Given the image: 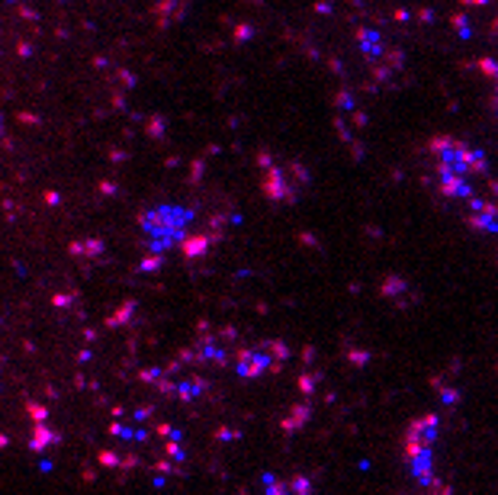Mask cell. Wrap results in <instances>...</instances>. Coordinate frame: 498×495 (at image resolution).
<instances>
[{
	"label": "cell",
	"mask_w": 498,
	"mask_h": 495,
	"mask_svg": "<svg viewBox=\"0 0 498 495\" xmlns=\"http://www.w3.org/2000/svg\"><path fill=\"white\" fill-rule=\"evenodd\" d=\"M428 158L434 164V177L447 200L463 203L476 200L473 196V181L479 174H485V158L479 148L466 145L460 139H450V135H441L428 145Z\"/></svg>",
	"instance_id": "6da1fadb"
},
{
	"label": "cell",
	"mask_w": 498,
	"mask_h": 495,
	"mask_svg": "<svg viewBox=\"0 0 498 495\" xmlns=\"http://www.w3.org/2000/svg\"><path fill=\"white\" fill-rule=\"evenodd\" d=\"M264 486H267L264 495H312V482L306 476H286V479L267 476Z\"/></svg>",
	"instance_id": "7a4b0ae2"
}]
</instances>
